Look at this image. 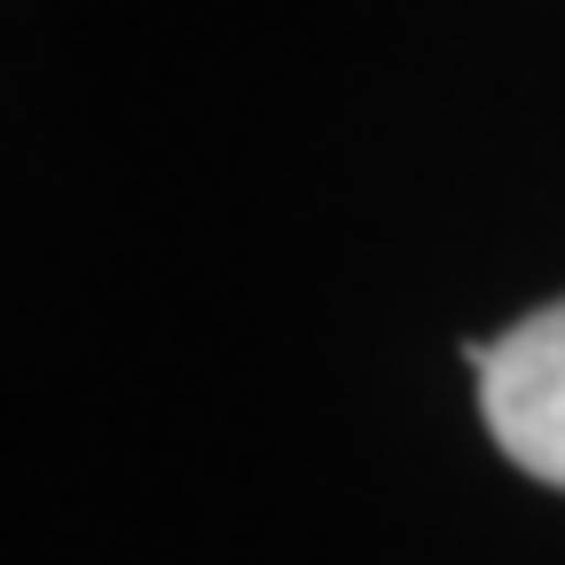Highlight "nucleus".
Returning <instances> with one entry per match:
<instances>
[{
	"label": "nucleus",
	"mask_w": 565,
	"mask_h": 565,
	"mask_svg": "<svg viewBox=\"0 0 565 565\" xmlns=\"http://www.w3.org/2000/svg\"><path fill=\"white\" fill-rule=\"evenodd\" d=\"M479 408L494 448L565 494V299L479 345Z\"/></svg>",
	"instance_id": "f257e3e1"
}]
</instances>
